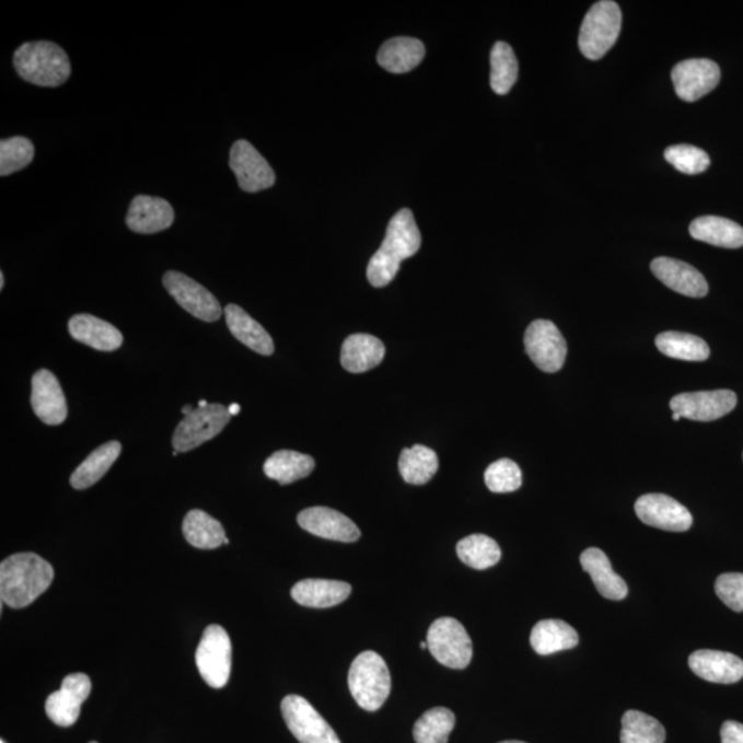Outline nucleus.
<instances>
[{
    "instance_id": "a18cd8bd",
    "label": "nucleus",
    "mask_w": 743,
    "mask_h": 743,
    "mask_svg": "<svg viewBox=\"0 0 743 743\" xmlns=\"http://www.w3.org/2000/svg\"><path fill=\"white\" fill-rule=\"evenodd\" d=\"M196 408H194V405H186L184 408H182V414L189 415L191 411H194Z\"/></svg>"
},
{
    "instance_id": "393cba45",
    "label": "nucleus",
    "mask_w": 743,
    "mask_h": 743,
    "mask_svg": "<svg viewBox=\"0 0 743 743\" xmlns=\"http://www.w3.org/2000/svg\"><path fill=\"white\" fill-rule=\"evenodd\" d=\"M224 315L230 333L248 349L260 356H271L275 352V344L269 333L244 309L237 304H228Z\"/></svg>"
},
{
    "instance_id": "79ce46f5",
    "label": "nucleus",
    "mask_w": 743,
    "mask_h": 743,
    "mask_svg": "<svg viewBox=\"0 0 743 743\" xmlns=\"http://www.w3.org/2000/svg\"><path fill=\"white\" fill-rule=\"evenodd\" d=\"M716 593L727 607L736 613L743 612V574L725 573L718 577Z\"/></svg>"
},
{
    "instance_id": "9b49d317",
    "label": "nucleus",
    "mask_w": 743,
    "mask_h": 743,
    "mask_svg": "<svg viewBox=\"0 0 743 743\" xmlns=\"http://www.w3.org/2000/svg\"><path fill=\"white\" fill-rule=\"evenodd\" d=\"M165 290L182 309L206 323H213L222 315L218 299L207 288L179 271H167L163 277Z\"/></svg>"
},
{
    "instance_id": "39448f33",
    "label": "nucleus",
    "mask_w": 743,
    "mask_h": 743,
    "mask_svg": "<svg viewBox=\"0 0 743 743\" xmlns=\"http://www.w3.org/2000/svg\"><path fill=\"white\" fill-rule=\"evenodd\" d=\"M623 14L616 2L602 0L593 4L582 21L579 46L588 60L597 61L605 57L618 39Z\"/></svg>"
},
{
    "instance_id": "473e14b6",
    "label": "nucleus",
    "mask_w": 743,
    "mask_h": 743,
    "mask_svg": "<svg viewBox=\"0 0 743 743\" xmlns=\"http://www.w3.org/2000/svg\"><path fill=\"white\" fill-rule=\"evenodd\" d=\"M398 467L405 483L425 485L434 477L440 462H438L437 453L430 448L415 445L400 452Z\"/></svg>"
},
{
    "instance_id": "c756f323",
    "label": "nucleus",
    "mask_w": 743,
    "mask_h": 743,
    "mask_svg": "<svg viewBox=\"0 0 743 743\" xmlns=\"http://www.w3.org/2000/svg\"><path fill=\"white\" fill-rule=\"evenodd\" d=\"M120 453L121 445L120 442L117 441L104 443V445L95 449V451L91 452L89 457L74 469L71 477L72 488L83 490L97 484L98 480L109 472V468L114 466L116 460L119 458Z\"/></svg>"
},
{
    "instance_id": "f03ea898",
    "label": "nucleus",
    "mask_w": 743,
    "mask_h": 743,
    "mask_svg": "<svg viewBox=\"0 0 743 743\" xmlns=\"http://www.w3.org/2000/svg\"><path fill=\"white\" fill-rule=\"evenodd\" d=\"M420 245L421 234L414 213L404 208L392 218L381 248L369 260L367 277L371 286L376 288L388 286L397 276L403 260L417 254Z\"/></svg>"
},
{
    "instance_id": "72a5a7b5",
    "label": "nucleus",
    "mask_w": 743,
    "mask_h": 743,
    "mask_svg": "<svg viewBox=\"0 0 743 743\" xmlns=\"http://www.w3.org/2000/svg\"><path fill=\"white\" fill-rule=\"evenodd\" d=\"M655 346L662 355L673 360L701 362L708 360L710 349L698 336L684 333H664L655 338Z\"/></svg>"
},
{
    "instance_id": "6e6552de",
    "label": "nucleus",
    "mask_w": 743,
    "mask_h": 743,
    "mask_svg": "<svg viewBox=\"0 0 743 743\" xmlns=\"http://www.w3.org/2000/svg\"><path fill=\"white\" fill-rule=\"evenodd\" d=\"M230 417L232 416L229 409L222 404H210L207 408L197 406L175 429L173 437L175 452H190L213 440L228 426Z\"/></svg>"
},
{
    "instance_id": "bb28decb",
    "label": "nucleus",
    "mask_w": 743,
    "mask_h": 743,
    "mask_svg": "<svg viewBox=\"0 0 743 743\" xmlns=\"http://www.w3.org/2000/svg\"><path fill=\"white\" fill-rule=\"evenodd\" d=\"M689 234L698 242L720 248L743 247V228L731 219L707 216L695 219L689 224Z\"/></svg>"
},
{
    "instance_id": "49530a36",
    "label": "nucleus",
    "mask_w": 743,
    "mask_h": 743,
    "mask_svg": "<svg viewBox=\"0 0 743 743\" xmlns=\"http://www.w3.org/2000/svg\"><path fill=\"white\" fill-rule=\"evenodd\" d=\"M4 288V275L3 271L0 272V290H3Z\"/></svg>"
},
{
    "instance_id": "6ab92c4d",
    "label": "nucleus",
    "mask_w": 743,
    "mask_h": 743,
    "mask_svg": "<svg viewBox=\"0 0 743 743\" xmlns=\"http://www.w3.org/2000/svg\"><path fill=\"white\" fill-rule=\"evenodd\" d=\"M651 271L659 278L662 285L671 290L688 298H704L708 295L709 286L701 271H698L686 262L665 258H655L651 262Z\"/></svg>"
},
{
    "instance_id": "4c0bfd02",
    "label": "nucleus",
    "mask_w": 743,
    "mask_h": 743,
    "mask_svg": "<svg viewBox=\"0 0 743 743\" xmlns=\"http://www.w3.org/2000/svg\"><path fill=\"white\" fill-rule=\"evenodd\" d=\"M456 723L451 709L434 708L427 710L414 727L416 743H448Z\"/></svg>"
},
{
    "instance_id": "423d86ee",
    "label": "nucleus",
    "mask_w": 743,
    "mask_h": 743,
    "mask_svg": "<svg viewBox=\"0 0 743 743\" xmlns=\"http://www.w3.org/2000/svg\"><path fill=\"white\" fill-rule=\"evenodd\" d=\"M426 641L432 657L452 670H464L473 660L472 638L457 619L438 618L432 623Z\"/></svg>"
},
{
    "instance_id": "dca6fc26",
    "label": "nucleus",
    "mask_w": 743,
    "mask_h": 743,
    "mask_svg": "<svg viewBox=\"0 0 743 743\" xmlns=\"http://www.w3.org/2000/svg\"><path fill=\"white\" fill-rule=\"evenodd\" d=\"M91 693V681L84 673H72L63 678L61 688L46 701V713L53 723L71 727L77 723L85 699Z\"/></svg>"
},
{
    "instance_id": "2eb2a0df",
    "label": "nucleus",
    "mask_w": 743,
    "mask_h": 743,
    "mask_svg": "<svg viewBox=\"0 0 743 743\" xmlns=\"http://www.w3.org/2000/svg\"><path fill=\"white\" fill-rule=\"evenodd\" d=\"M736 403V394L731 390H713L678 394L671 399L670 406L688 420L713 421L734 410Z\"/></svg>"
},
{
    "instance_id": "37998d69",
    "label": "nucleus",
    "mask_w": 743,
    "mask_h": 743,
    "mask_svg": "<svg viewBox=\"0 0 743 743\" xmlns=\"http://www.w3.org/2000/svg\"><path fill=\"white\" fill-rule=\"evenodd\" d=\"M721 743H743V724L738 721H725L720 731Z\"/></svg>"
},
{
    "instance_id": "7c9ffc66",
    "label": "nucleus",
    "mask_w": 743,
    "mask_h": 743,
    "mask_svg": "<svg viewBox=\"0 0 743 743\" xmlns=\"http://www.w3.org/2000/svg\"><path fill=\"white\" fill-rule=\"evenodd\" d=\"M315 462L309 454L295 451H278L266 460L264 472L267 478L280 485H290L313 473Z\"/></svg>"
},
{
    "instance_id": "de8ad7c7",
    "label": "nucleus",
    "mask_w": 743,
    "mask_h": 743,
    "mask_svg": "<svg viewBox=\"0 0 743 743\" xmlns=\"http://www.w3.org/2000/svg\"><path fill=\"white\" fill-rule=\"evenodd\" d=\"M208 405L210 404H208L206 399L199 400V408H207Z\"/></svg>"
},
{
    "instance_id": "ea45409f",
    "label": "nucleus",
    "mask_w": 743,
    "mask_h": 743,
    "mask_svg": "<svg viewBox=\"0 0 743 743\" xmlns=\"http://www.w3.org/2000/svg\"><path fill=\"white\" fill-rule=\"evenodd\" d=\"M485 484L494 494H511L522 486L521 468L510 458L497 460L486 469Z\"/></svg>"
},
{
    "instance_id": "a878e982",
    "label": "nucleus",
    "mask_w": 743,
    "mask_h": 743,
    "mask_svg": "<svg viewBox=\"0 0 743 743\" xmlns=\"http://www.w3.org/2000/svg\"><path fill=\"white\" fill-rule=\"evenodd\" d=\"M386 347L375 336L356 334L341 346V365L351 373H363L382 363Z\"/></svg>"
},
{
    "instance_id": "8fccbe9b",
    "label": "nucleus",
    "mask_w": 743,
    "mask_h": 743,
    "mask_svg": "<svg viewBox=\"0 0 743 743\" xmlns=\"http://www.w3.org/2000/svg\"><path fill=\"white\" fill-rule=\"evenodd\" d=\"M420 647H421V650L429 649V645H427V641H421Z\"/></svg>"
},
{
    "instance_id": "f704fd0d",
    "label": "nucleus",
    "mask_w": 743,
    "mask_h": 743,
    "mask_svg": "<svg viewBox=\"0 0 743 743\" xmlns=\"http://www.w3.org/2000/svg\"><path fill=\"white\" fill-rule=\"evenodd\" d=\"M456 550L460 560L475 570L494 568L501 558L499 544L485 534H473L463 538Z\"/></svg>"
},
{
    "instance_id": "9d476101",
    "label": "nucleus",
    "mask_w": 743,
    "mask_h": 743,
    "mask_svg": "<svg viewBox=\"0 0 743 743\" xmlns=\"http://www.w3.org/2000/svg\"><path fill=\"white\" fill-rule=\"evenodd\" d=\"M525 349L536 367L547 373L560 371L568 357V344L558 327L548 320H536L529 325Z\"/></svg>"
},
{
    "instance_id": "2f4dec72",
    "label": "nucleus",
    "mask_w": 743,
    "mask_h": 743,
    "mask_svg": "<svg viewBox=\"0 0 743 743\" xmlns=\"http://www.w3.org/2000/svg\"><path fill=\"white\" fill-rule=\"evenodd\" d=\"M186 542L199 549H216L229 544L221 522L201 510L188 512L182 525Z\"/></svg>"
},
{
    "instance_id": "b1692460",
    "label": "nucleus",
    "mask_w": 743,
    "mask_h": 743,
    "mask_svg": "<svg viewBox=\"0 0 743 743\" xmlns=\"http://www.w3.org/2000/svg\"><path fill=\"white\" fill-rule=\"evenodd\" d=\"M351 587L345 581L303 580L292 588L293 601L304 607L328 608L344 603L350 596Z\"/></svg>"
},
{
    "instance_id": "5701e85b",
    "label": "nucleus",
    "mask_w": 743,
    "mask_h": 743,
    "mask_svg": "<svg viewBox=\"0 0 743 743\" xmlns=\"http://www.w3.org/2000/svg\"><path fill=\"white\" fill-rule=\"evenodd\" d=\"M582 569L592 577L593 584L603 597L623 601L628 595V585L623 577L613 570L607 555L599 548H588L580 556Z\"/></svg>"
},
{
    "instance_id": "20e7f679",
    "label": "nucleus",
    "mask_w": 743,
    "mask_h": 743,
    "mask_svg": "<svg viewBox=\"0 0 743 743\" xmlns=\"http://www.w3.org/2000/svg\"><path fill=\"white\" fill-rule=\"evenodd\" d=\"M349 687L352 698L360 708L368 712H376L387 701L392 692V676L386 661L375 651H363L352 661Z\"/></svg>"
},
{
    "instance_id": "4be33fe9",
    "label": "nucleus",
    "mask_w": 743,
    "mask_h": 743,
    "mask_svg": "<svg viewBox=\"0 0 743 743\" xmlns=\"http://www.w3.org/2000/svg\"><path fill=\"white\" fill-rule=\"evenodd\" d=\"M69 334L91 349L115 351L123 345V335L114 325L91 314H77L69 320Z\"/></svg>"
},
{
    "instance_id": "864d4df0",
    "label": "nucleus",
    "mask_w": 743,
    "mask_h": 743,
    "mask_svg": "<svg viewBox=\"0 0 743 743\" xmlns=\"http://www.w3.org/2000/svg\"><path fill=\"white\" fill-rule=\"evenodd\" d=\"M0 743H4V742L2 741V742H0Z\"/></svg>"
},
{
    "instance_id": "aec40b11",
    "label": "nucleus",
    "mask_w": 743,
    "mask_h": 743,
    "mask_svg": "<svg viewBox=\"0 0 743 743\" xmlns=\"http://www.w3.org/2000/svg\"><path fill=\"white\" fill-rule=\"evenodd\" d=\"M174 219V208L167 200L141 195L131 201L126 223L132 232L154 234L171 228Z\"/></svg>"
},
{
    "instance_id": "3c124183",
    "label": "nucleus",
    "mask_w": 743,
    "mask_h": 743,
    "mask_svg": "<svg viewBox=\"0 0 743 743\" xmlns=\"http://www.w3.org/2000/svg\"><path fill=\"white\" fill-rule=\"evenodd\" d=\"M500 743H526V742H521V741H504Z\"/></svg>"
},
{
    "instance_id": "f257e3e1",
    "label": "nucleus",
    "mask_w": 743,
    "mask_h": 743,
    "mask_svg": "<svg viewBox=\"0 0 743 743\" xmlns=\"http://www.w3.org/2000/svg\"><path fill=\"white\" fill-rule=\"evenodd\" d=\"M55 579V570L39 555L21 553L0 565V597L3 605L23 608L34 603Z\"/></svg>"
},
{
    "instance_id": "412c9836",
    "label": "nucleus",
    "mask_w": 743,
    "mask_h": 743,
    "mask_svg": "<svg viewBox=\"0 0 743 743\" xmlns=\"http://www.w3.org/2000/svg\"><path fill=\"white\" fill-rule=\"evenodd\" d=\"M688 665L695 675L709 683L732 684L743 677V661L725 651H695L689 655Z\"/></svg>"
},
{
    "instance_id": "603ef678",
    "label": "nucleus",
    "mask_w": 743,
    "mask_h": 743,
    "mask_svg": "<svg viewBox=\"0 0 743 743\" xmlns=\"http://www.w3.org/2000/svg\"><path fill=\"white\" fill-rule=\"evenodd\" d=\"M90 743H97V742H90Z\"/></svg>"
},
{
    "instance_id": "c9c22d12",
    "label": "nucleus",
    "mask_w": 743,
    "mask_h": 743,
    "mask_svg": "<svg viewBox=\"0 0 743 743\" xmlns=\"http://www.w3.org/2000/svg\"><path fill=\"white\" fill-rule=\"evenodd\" d=\"M490 88L496 94L506 95L516 83L518 60L514 50L506 42H497L490 53Z\"/></svg>"
},
{
    "instance_id": "c85d7f7f",
    "label": "nucleus",
    "mask_w": 743,
    "mask_h": 743,
    "mask_svg": "<svg viewBox=\"0 0 743 743\" xmlns=\"http://www.w3.org/2000/svg\"><path fill=\"white\" fill-rule=\"evenodd\" d=\"M579 641L577 630L562 619H543L534 625L531 635L533 650L539 655L574 649Z\"/></svg>"
},
{
    "instance_id": "a19ab883",
    "label": "nucleus",
    "mask_w": 743,
    "mask_h": 743,
    "mask_svg": "<svg viewBox=\"0 0 743 743\" xmlns=\"http://www.w3.org/2000/svg\"><path fill=\"white\" fill-rule=\"evenodd\" d=\"M667 163L683 174L695 175L707 171L710 165L709 154L693 146H673L664 153Z\"/></svg>"
},
{
    "instance_id": "0eeeda50",
    "label": "nucleus",
    "mask_w": 743,
    "mask_h": 743,
    "mask_svg": "<svg viewBox=\"0 0 743 743\" xmlns=\"http://www.w3.org/2000/svg\"><path fill=\"white\" fill-rule=\"evenodd\" d=\"M196 665L208 686L222 688L232 671V641L221 625H210L196 650Z\"/></svg>"
},
{
    "instance_id": "e433bc0d",
    "label": "nucleus",
    "mask_w": 743,
    "mask_h": 743,
    "mask_svg": "<svg viewBox=\"0 0 743 743\" xmlns=\"http://www.w3.org/2000/svg\"><path fill=\"white\" fill-rule=\"evenodd\" d=\"M666 732L659 720L639 710L623 716L622 743H664Z\"/></svg>"
},
{
    "instance_id": "f8f14e48",
    "label": "nucleus",
    "mask_w": 743,
    "mask_h": 743,
    "mask_svg": "<svg viewBox=\"0 0 743 743\" xmlns=\"http://www.w3.org/2000/svg\"><path fill=\"white\" fill-rule=\"evenodd\" d=\"M229 165L236 175L239 186L248 194H258L276 184L275 171L256 151L253 143L240 139L230 149Z\"/></svg>"
},
{
    "instance_id": "7ed1b4c3",
    "label": "nucleus",
    "mask_w": 743,
    "mask_h": 743,
    "mask_svg": "<svg viewBox=\"0 0 743 743\" xmlns=\"http://www.w3.org/2000/svg\"><path fill=\"white\" fill-rule=\"evenodd\" d=\"M14 68L25 82L40 88H58L71 77V61L56 43H24L14 53Z\"/></svg>"
},
{
    "instance_id": "c03bdc74",
    "label": "nucleus",
    "mask_w": 743,
    "mask_h": 743,
    "mask_svg": "<svg viewBox=\"0 0 743 743\" xmlns=\"http://www.w3.org/2000/svg\"><path fill=\"white\" fill-rule=\"evenodd\" d=\"M228 409H229L230 416H237L240 414V410H242V408H240L239 404L229 405Z\"/></svg>"
},
{
    "instance_id": "09e8293b",
    "label": "nucleus",
    "mask_w": 743,
    "mask_h": 743,
    "mask_svg": "<svg viewBox=\"0 0 743 743\" xmlns=\"http://www.w3.org/2000/svg\"><path fill=\"white\" fill-rule=\"evenodd\" d=\"M672 419L675 420V421H677V420H681V419H682V416L678 415V414H676V411H673Z\"/></svg>"
},
{
    "instance_id": "ddd939ff",
    "label": "nucleus",
    "mask_w": 743,
    "mask_h": 743,
    "mask_svg": "<svg viewBox=\"0 0 743 743\" xmlns=\"http://www.w3.org/2000/svg\"><path fill=\"white\" fill-rule=\"evenodd\" d=\"M721 73L718 63L707 58H694L678 62L672 69L673 85L677 97L695 103L718 88Z\"/></svg>"
},
{
    "instance_id": "f3484780",
    "label": "nucleus",
    "mask_w": 743,
    "mask_h": 743,
    "mask_svg": "<svg viewBox=\"0 0 743 743\" xmlns=\"http://www.w3.org/2000/svg\"><path fill=\"white\" fill-rule=\"evenodd\" d=\"M31 405L35 415L47 426H58L66 421L67 399L55 373L39 369L32 376Z\"/></svg>"
},
{
    "instance_id": "4468645a",
    "label": "nucleus",
    "mask_w": 743,
    "mask_h": 743,
    "mask_svg": "<svg viewBox=\"0 0 743 743\" xmlns=\"http://www.w3.org/2000/svg\"><path fill=\"white\" fill-rule=\"evenodd\" d=\"M635 511L641 522L661 531L687 532L693 526L692 512L666 495L641 496L636 501Z\"/></svg>"
},
{
    "instance_id": "58836bf2",
    "label": "nucleus",
    "mask_w": 743,
    "mask_h": 743,
    "mask_svg": "<svg viewBox=\"0 0 743 743\" xmlns=\"http://www.w3.org/2000/svg\"><path fill=\"white\" fill-rule=\"evenodd\" d=\"M35 156L34 143L25 137H13L0 141V175L8 176L32 163Z\"/></svg>"
},
{
    "instance_id": "1a4fd4ad",
    "label": "nucleus",
    "mask_w": 743,
    "mask_h": 743,
    "mask_svg": "<svg viewBox=\"0 0 743 743\" xmlns=\"http://www.w3.org/2000/svg\"><path fill=\"white\" fill-rule=\"evenodd\" d=\"M281 712L288 729L299 742L341 743L333 727L324 720L307 699L299 695H288L282 699Z\"/></svg>"
},
{
    "instance_id": "a211bd4d",
    "label": "nucleus",
    "mask_w": 743,
    "mask_h": 743,
    "mask_svg": "<svg viewBox=\"0 0 743 743\" xmlns=\"http://www.w3.org/2000/svg\"><path fill=\"white\" fill-rule=\"evenodd\" d=\"M298 523L303 531L333 542L355 543L361 537L360 529L350 518L328 507L307 508L298 515Z\"/></svg>"
},
{
    "instance_id": "cd10ccee",
    "label": "nucleus",
    "mask_w": 743,
    "mask_h": 743,
    "mask_svg": "<svg viewBox=\"0 0 743 743\" xmlns=\"http://www.w3.org/2000/svg\"><path fill=\"white\" fill-rule=\"evenodd\" d=\"M426 56V47L414 37H394L381 47L378 62L390 73H408L415 69Z\"/></svg>"
}]
</instances>
